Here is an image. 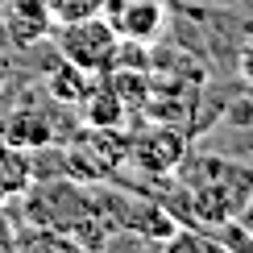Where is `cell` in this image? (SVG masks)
<instances>
[{"label":"cell","instance_id":"cell-1","mask_svg":"<svg viewBox=\"0 0 253 253\" xmlns=\"http://www.w3.org/2000/svg\"><path fill=\"white\" fill-rule=\"evenodd\" d=\"M187 178L191 224H233L253 195V166L233 158H199Z\"/></svg>","mask_w":253,"mask_h":253},{"label":"cell","instance_id":"cell-2","mask_svg":"<svg viewBox=\"0 0 253 253\" xmlns=\"http://www.w3.org/2000/svg\"><path fill=\"white\" fill-rule=\"evenodd\" d=\"M117 29L108 25V17L96 13V17H79V21H62L58 29V58L75 62L83 67L87 75H104V71H112V62H117Z\"/></svg>","mask_w":253,"mask_h":253},{"label":"cell","instance_id":"cell-3","mask_svg":"<svg viewBox=\"0 0 253 253\" xmlns=\"http://www.w3.org/2000/svg\"><path fill=\"white\" fill-rule=\"evenodd\" d=\"M129 154L141 170L150 174H178L187 162V137L183 129H174L170 121H158L150 129L129 137Z\"/></svg>","mask_w":253,"mask_h":253},{"label":"cell","instance_id":"cell-4","mask_svg":"<svg viewBox=\"0 0 253 253\" xmlns=\"http://www.w3.org/2000/svg\"><path fill=\"white\" fill-rule=\"evenodd\" d=\"M104 17L117 29L121 42H137V46H150L162 34L166 21V0H104Z\"/></svg>","mask_w":253,"mask_h":253},{"label":"cell","instance_id":"cell-5","mask_svg":"<svg viewBox=\"0 0 253 253\" xmlns=\"http://www.w3.org/2000/svg\"><path fill=\"white\" fill-rule=\"evenodd\" d=\"M0 21H4V38L17 50H34L50 38L54 13H50V0H4Z\"/></svg>","mask_w":253,"mask_h":253},{"label":"cell","instance_id":"cell-6","mask_svg":"<svg viewBox=\"0 0 253 253\" xmlns=\"http://www.w3.org/2000/svg\"><path fill=\"white\" fill-rule=\"evenodd\" d=\"M79 112H83V125L87 129H112L117 133L125 125V117H129V104L117 96V87L108 83V75H91V83L79 96Z\"/></svg>","mask_w":253,"mask_h":253},{"label":"cell","instance_id":"cell-7","mask_svg":"<svg viewBox=\"0 0 253 253\" xmlns=\"http://www.w3.org/2000/svg\"><path fill=\"white\" fill-rule=\"evenodd\" d=\"M50 137H54V129H50V121L42 117V112L34 108H21L8 117V125L0 129V141H8V145H17V150H46L50 145Z\"/></svg>","mask_w":253,"mask_h":253},{"label":"cell","instance_id":"cell-8","mask_svg":"<svg viewBox=\"0 0 253 253\" xmlns=\"http://www.w3.org/2000/svg\"><path fill=\"white\" fill-rule=\"evenodd\" d=\"M29 174H34L29 170V154L17 150V145H8V141H0V204L25 191Z\"/></svg>","mask_w":253,"mask_h":253},{"label":"cell","instance_id":"cell-9","mask_svg":"<svg viewBox=\"0 0 253 253\" xmlns=\"http://www.w3.org/2000/svg\"><path fill=\"white\" fill-rule=\"evenodd\" d=\"M46 83H50V96H54L58 104H79V96H83V87L91 83V75L83 67H75V62H67V58H58V67L46 75Z\"/></svg>","mask_w":253,"mask_h":253},{"label":"cell","instance_id":"cell-10","mask_svg":"<svg viewBox=\"0 0 253 253\" xmlns=\"http://www.w3.org/2000/svg\"><path fill=\"white\" fill-rule=\"evenodd\" d=\"M50 13H54V21L62 25V21H79V17L104 13V0H50Z\"/></svg>","mask_w":253,"mask_h":253},{"label":"cell","instance_id":"cell-11","mask_svg":"<svg viewBox=\"0 0 253 253\" xmlns=\"http://www.w3.org/2000/svg\"><path fill=\"white\" fill-rule=\"evenodd\" d=\"M237 71H241V79L253 87V34L245 38V46H241V58H237Z\"/></svg>","mask_w":253,"mask_h":253},{"label":"cell","instance_id":"cell-12","mask_svg":"<svg viewBox=\"0 0 253 253\" xmlns=\"http://www.w3.org/2000/svg\"><path fill=\"white\" fill-rule=\"evenodd\" d=\"M237 224L245 228V233H253V195H249V204L241 208V216H237Z\"/></svg>","mask_w":253,"mask_h":253},{"label":"cell","instance_id":"cell-13","mask_svg":"<svg viewBox=\"0 0 253 253\" xmlns=\"http://www.w3.org/2000/svg\"><path fill=\"white\" fill-rule=\"evenodd\" d=\"M4 83H8V62L0 58V87H4Z\"/></svg>","mask_w":253,"mask_h":253},{"label":"cell","instance_id":"cell-14","mask_svg":"<svg viewBox=\"0 0 253 253\" xmlns=\"http://www.w3.org/2000/svg\"><path fill=\"white\" fill-rule=\"evenodd\" d=\"M0 4H4V0H0Z\"/></svg>","mask_w":253,"mask_h":253}]
</instances>
